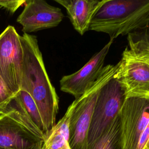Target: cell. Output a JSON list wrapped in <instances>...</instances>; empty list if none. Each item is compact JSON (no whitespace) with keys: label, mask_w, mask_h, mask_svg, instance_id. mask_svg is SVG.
<instances>
[{"label":"cell","mask_w":149,"mask_h":149,"mask_svg":"<svg viewBox=\"0 0 149 149\" xmlns=\"http://www.w3.org/2000/svg\"><path fill=\"white\" fill-rule=\"evenodd\" d=\"M44 134L33 124L17 98L0 115V147L8 149H41Z\"/></svg>","instance_id":"3"},{"label":"cell","mask_w":149,"mask_h":149,"mask_svg":"<svg viewBox=\"0 0 149 149\" xmlns=\"http://www.w3.org/2000/svg\"><path fill=\"white\" fill-rule=\"evenodd\" d=\"M145 52H146V51H145ZM147 53H148V54H149V52H147Z\"/></svg>","instance_id":"20"},{"label":"cell","mask_w":149,"mask_h":149,"mask_svg":"<svg viewBox=\"0 0 149 149\" xmlns=\"http://www.w3.org/2000/svg\"><path fill=\"white\" fill-rule=\"evenodd\" d=\"M148 25L149 0H107L94 16L89 30L114 40Z\"/></svg>","instance_id":"2"},{"label":"cell","mask_w":149,"mask_h":149,"mask_svg":"<svg viewBox=\"0 0 149 149\" xmlns=\"http://www.w3.org/2000/svg\"><path fill=\"white\" fill-rule=\"evenodd\" d=\"M125 100L124 91L115 76L100 91L88 133L90 149L119 115Z\"/></svg>","instance_id":"6"},{"label":"cell","mask_w":149,"mask_h":149,"mask_svg":"<svg viewBox=\"0 0 149 149\" xmlns=\"http://www.w3.org/2000/svg\"><path fill=\"white\" fill-rule=\"evenodd\" d=\"M26 114L33 124L45 137V130L41 114L34 100L26 91L20 90L15 95Z\"/></svg>","instance_id":"14"},{"label":"cell","mask_w":149,"mask_h":149,"mask_svg":"<svg viewBox=\"0 0 149 149\" xmlns=\"http://www.w3.org/2000/svg\"><path fill=\"white\" fill-rule=\"evenodd\" d=\"M76 100L68 107L63 116L47 134L41 149H70L69 144L70 116Z\"/></svg>","instance_id":"12"},{"label":"cell","mask_w":149,"mask_h":149,"mask_svg":"<svg viewBox=\"0 0 149 149\" xmlns=\"http://www.w3.org/2000/svg\"><path fill=\"white\" fill-rule=\"evenodd\" d=\"M17 19L24 33L34 32L57 26L64 15L61 9L44 0H29Z\"/></svg>","instance_id":"10"},{"label":"cell","mask_w":149,"mask_h":149,"mask_svg":"<svg viewBox=\"0 0 149 149\" xmlns=\"http://www.w3.org/2000/svg\"><path fill=\"white\" fill-rule=\"evenodd\" d=\"M15 95L8 89L0 79V115L3 114Z\"/></svg>","instance_id":"16"},{"label":"cell","mask_w":149,"mask_h":149,"mask_svg":"<svg viewBox=\"0 0 149 149\" xmlns=\"http://www.w3.org/2000/svg\"><path fill=\"white\" fill-rule=\"evenodd\" d=\"M136 149H149V122L140 137Z\"/></svg>","instance_id":"18"},{"label":"cell","mask_w":149,"mask_h":149,"mask_svg":"<svg viewBox=\"0 0 149 149\" xmlns=\"http://www.w3.org/2000/svg\"><path fill=\"white\" fill-rule=\"evenodd\" d=\"M122 149H136L149 122V99L126 98L120 113Z\"/></svg>","instance_id":"8"},{"label":"cell","mask_w":149,"mask_h":149,"mask_svg":"<svg viewBox=\"0 0 149 149\" xmlns=\"http://www.w3.org/2000/svg\"><path fill=\"white\" fill-rule=\"evenodd\" d=\"M20 40L23 51L20 90L27 92L36 103L46 136L56 124L58 96L47 73L36 37L24 33Z\"/></svg>","instance_id":"1"},{"label":"cell","mask_w":149,"mask_h":149,"mask_svg":"<svg viewBox=\"0 0 149 149\" xmlns=\"http://www.w3.org/2000/svg\"><path fill=\"white\" fill-rule=\"evenodd\" d=\"M90 149H122L119 115Z\"/></svg>","instance_id":"13"},{"label":"cell","mask_w":149,"mask_h":149,"mask_svg":"<svg viewBox=\"0 0 149 149\" xmlns=\"http://www.w3.org/2000/svg\"><path fill=\"white\" fill-rule=\"evenodd\" d=\"M129 48L149 52V25L128 35Z\"/></svg>","instance_id":"15"},{"label":"cell","mask_w":149,"mask_h":149,"mask_svg":"<svg viewBox=\"0 0 149 149\" xmlns=\"http://www.w3.org/2000/svg\"><path fill=\"white\" fill-rule=\"evenodd\" d=\"M26 1L16 0V1H2L0 0V6L6 9L10 13H14L20 6L24 4Z\"/></svg>","instance_id":"17"},{"label":"cell","mask_w":149,"mask_h":149,"mask_svg":"<svg viewBox=\"0 0 149 149\" xmlns=\"http://www.w3.org/2000/svg\"><path fill=\"white\" fill-rule=\"evenodd\" d=\"M118 63L115 78L122 88L125 98L149 99V54L126 47Z\"/></svg>","instance_id":"5"},{"label":"cell","mask_w":149,"mask_h":149,"mask_svg":"<svg viewBox=\"0 0 149 149\" xmlns=\"http://www.w3.org/2000/svg\"><path fill=\"white\" fill-rule=\"evenodd\" d=\"M63 6L74 29L80 35L90 30L91 20L107 0H55Z\"/></svg>","instance_id":"11"},{"label":"cell","mask_w":149,"mask_h":149,"mask_svg":"<svg viewBox=\"0 0 149 149\" xmlns=\"http://www.w3.org/2000/svg\"><path fill=\"white\" fill-rule=\"evenodd\" d=\"M113 40L110 39L108 43L79 70L63 76L59 81L61 90L72 95L75 100L80 98L101 74L105 66V59Z\"/></svg>","instance_id":"9"},{"label":"cell","mask_w":149,"mask_h":149,"mask_svg":"<svg viewBox=\"0 0 149 149\" xmlns=\"http://www.w3.org/2000/svg\"><path fill=\"white\" fill-rule=\"evenodd\" d=\"M118 68V63L105 66L97 80L76 100L69 124L70 149H87L88 130L100 91L115 76Z\"/></svg>","instance_id":"4"},{"label":"cell","mask_w":149,"mask_h":149,"mask_svg":"<svg viewBox=\"0 0 149 149\" xmlns=\"http://www.w3.org/2000/svg\"><path fill=\"white\" fill-rule=\"evenodd\" d=\"M23 62L20 36L8 26L0 34V79L15 96L20 90Z\"/></svg>","instance_id":"7"},{"label":"cell","mask_w":149,"mask_h":149,"mask_svg":"<svg viewBox=\"0 0 149 149\" xmlns=\"http://www.w3.org/2000/svg\"><path fill=\"white\" fill-rule=\"evenodd\" d=\"M0 149H8V148H3V147H0Z\"/></svg>","instance_id":"19"}]
</instances>
